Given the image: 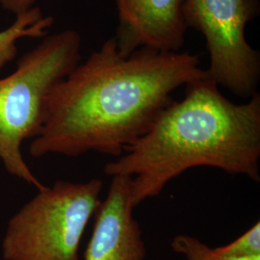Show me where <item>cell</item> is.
Masks as SVG:
<instances>
[{"mask_svg": "<svg viewBox=\"0 0 260 260\" xmlns=\"http://www.w3.org/2000/svg\"><path fill=\"white\" fill-rule=\"evenodd\" d=\"M118 26L113 37L118 52L127 57L148 47L179 52L187 31L186 0H115Z\"/></svg>", "mask_w": 260, "mask_h": 260, "instance_id": "8992f818", "label": "cell"}, {"mask_svg": "<svg viewBox=\"0 0 260 260\" xmlns=\"http://www.w3.org/2000/svg\"><path fill=\"white\" fill-rule=\"evenodd\" d=\"M219 254L233 258H248L260 255V223L257 221L241 236L230 244L214 248Z\"/></svg>", "mask_w": 260, "mask_h": 260, "instance_id": "30bf717a", "label": "cell"}, {"mask_svg": "<svg viewBox=\"0 0 260 260\" xmlns=\"http://www.w3.org/2000/svg\"><path fill=\"white\" fill-rule=\"evenodd\" d=\"M260 94L236 104L206 75L185 86L149 130L104 167L108 177H131L136 207L161 194L185 171L206 166L260 180Z\"/></svg>", "mask_w": 260, "mask_h": 260, "instance_id": "7a4b0ae2", "label": "cell"}, {"mask_svg": "<svg viewBox=\"0 0 260 260\" xmlns=\"http://www.w3.org/2000/svg\"><path fill=\"white\" fill-rule=\"evenodd\" d=\"M80 34L67 29L46 36L20 57L14 73L0 78V161L10 175L44 185L28 167L21 146L40 134L53 89L81 60Z\"/></svg>", "mask_w": 260, "mask_h": 260, "instance_id": "3957f363", "label": "cell"}, {"mask_svg": "<svg viewBox=\"0 0 260 260\" xmlns=\"http://www.w3.org/2000/svg\"><path fill=\"white\" fill-rule=\"evenodd\" d=\"M134 208L131 177H111L107 195L93 216L84 260H146L147 248Z\"/></svg>", "mask_w": 260, "mask_h": 260, "instance_id": "52a82bcc", "label": "cell"}, {"mask_svg": "<svg viewBox=\"0 0 260 260\" xmlns=\"http://www.w3.org/2000/svg\"><path fill=\"white\" fill-rule=\"evenodd\" d=\"M173 251L181 254L186 260H260L259 256L248 258H233L219 254L214 248H210L199 238L188 235L178 234L171 241Z\"/></svg>", "mask_w": 260, "mask_h": 260, "instance_id": "9c48e42d", "label": "cell"}, {"mask_svg": "<svg viewBox=\"0 0 260 260\" xmlns=\"http://www.w3.org/2000/svg\"><path fill=\"white\" fill-rule=\"evenodd\" d=\"M103 181L58 180L38 190L8 222L4 260H80L85 230L102 204Z\"/></svg>", "mask_w": 260, "mask_h": 260, "instance_id": "277c9868", "label": "cell"}, {"mask_svg": "<svg viewBox=\"0 0 260 260\" xmlns=\"http://www.w3.org/2000/svg\"><path fill=\"white\" fill-rule=\"evenodd\" d=\"M36 0H0L1 7L17 17L33 8Z\"/></svg>", "mask_w": 260, "mask_h": 260, "instance_id": "8fae6325", "label": "cell"}, {"mask_svg": "<svg viewBox=\"0 0 260 260\" xmlns=\"http://www.w3.org/2000/svg\"><path fill=\"white\" fill-rule=\"evenodd\" d=\"M259 13V0H186L183 7L187 28L205 38L209 78L248 100L257 93L260 54L248 43L245 29Z\"/></svg>", "mask_w": 260, "mask_h": 260, "instance_id": "5b68a950", "label": "cell"}, {"mask_svg": "<svg viewBox=\"0 0 260 260\" xmlns=\"http://www.w3.org/2000/svg\"><path fill=\"white\" fill-rule=\"evenodd\" d=\"M206 75L190 51L143 47L123 57L110 38L57 84L29 152L76 157L93 150L119 157L174 102L172 93Z\"/></svg>", "mask_w": 260, "mask_h": 260, "instance_id": "6da1fadb", "label": "cell"}, {"mask_svg": "<svg viewBox=\"0 0 260 260\" xmlns=\"http://www.w3.org/2000/svg\"><path fill=\"white\" fill-rule=\"evenodd\" d=\"M53 22L52 17H44L41 8L33 7L18 16L10 27L0 31V71L16 58L19 40L46 37Z\"/></svg>", "mask_w": 260, "mask_h": 260, "instance_id": "ba28073f", "label": "cell"}]
</instances>
